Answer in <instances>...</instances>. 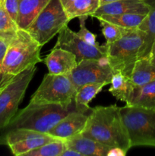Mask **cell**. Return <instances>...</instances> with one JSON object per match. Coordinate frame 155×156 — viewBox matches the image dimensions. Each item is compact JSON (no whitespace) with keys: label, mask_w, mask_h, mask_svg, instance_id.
<instances>
[{"label":"cell","mask_w":155,"mask_h":156,"mask_svg":"<svg viewBox=\"0 0 155 156\" xmlns=\"http://www.w3.org/2000/svg\"><path fill=\"white\" fill-rule=\"evenodd\" d=\"M74 1V0H60L61 4L62 5V6H63L65 9H66Z\"/></svg>","instance_id":"obj_32"},{"label":"cell","mask_w":155,"mask_h":156,"mask_svg":"<svg viewBox=\"0 0 155 156\" xmlns=\"http://www.w3.org/2000/svg\"><path fill=\"white\" fill-rule=\"evenodd\" d=\"M150 62H151L153 65H155V53L150 56Z\"/></svg>","instance_id":"obj_34"},{"label":"cell","mask_w":155,"mask_h":156,"mask_svg":"<svg viewBox=\"0 0 155 156\" xmlns=\"http://www.w3.org/2000/svg\"><path fill=\"white\" fill-rule=\"evenodd\" d=\"M12 40L2 39L0 41V89H2L9 82L2 72V63L8 45Z\"/></svg>","instance_id":"obj_28"},{"label":"cell","mask_w":155,"mask_h":156,"mask_svg":"<svg viewBox=\"0 0 155 156\" xmlns=\"http://www.w3.org/2000/svg\"><path fill=\"white\" fill-rule=\"evenodd\" d=\"M150 9V5L143 0H119L100 5L91 16L96 18L102 15L121 14H140L146 15L148 14Z\"/></svg>","instance_id":"obj_12"},{"label":"cell","mask_w":155,"mask_h":156,"mask_svg":"<svg viewBox=\"0 0 155 156\" xmlns=\"http://www.w3.org/2000/svg\"><path fill=\"white\" fill-rule=\"evenodd\" d=\"M68 109L58 105H31L20 110L5 129H27L48 133L65 115Z\"/></svg>","instance_id":"obj_3"},{"label":"cell","mask_w":155,"mask_h":156,"mask_svg":"<svg viewBox=\"0 0 155 156\" xmlns=\"http://www.w3.org/2000/svg\"><path fill=\"white\" fill-rule=\"evenodd\" d=\"M17 23L11 18L2 3L0 4V37L12 40L18 30Z\"/></svg>","instance_id":"obj_25"},{"label":"cell","mask_w":155,"mask_h":156,"mask_svg":"<svg viewBox=\"0 0 155 156\" xmlns=\"http://www.w3.org/2000/svg\"><path fill=\"white\" fill-rule=\"evenodd\" d=\"M82 136L109 147L128 152L132 148L127 131L122 121L119 107L116 105L97 106L88 115Z\"/></svg>","instance_id":"obj_1"},{"label":"cell","mask_w":155,"mask_h":156,"mask_svg":"<svg viewBox=\"0 0 155 156\" xmlns=\"http://www.w3.org/2000/svg\"><path fill=\"white\" fill-rule=\"evenodd\" d=\"M126 105L155 109V80L141 86H134Z\"/></svg>","instance_id":"obj_17"},{"label":"cell","mask_w":155,"mask_h":156,"mask_svg":"<svg viewBox=\"0 0 155 156\" xmlns=\"http://www.w3.org/2000/svg\"><path fill=\"white\" fill-rule=\"evenodd\" d=\"M119 113L132 147H155V109L126 105Z\"/></svg>","instance_id":"obj_5"},{"label":"cell","mask_w":155,"mask_h":156,"mask_svg":"<svg viewBox=\"0 0 155 156\" xmlns=\"http://www.w3.org/2000/svg\"><path fill=\"white\" fill-rule=\"evenodd\" d=\"M1 90H2V89H0V91H1Z\"/></svg>","instance_id":"obj_39"},{"label":"cell","mask_w":155,"mask_h":156,"mask_svg":"<svg viewBox=\"0 0 155 156\" xmlns=\"http://www.w3.org/2000/svg\"><path fill=\"white\" fill-rule=\"evenodd\" d=\"M56 138L46 133L42 136L34 137V138L27 139L18 143L9 145V147L11 152L15 156H21L25 155L27 152L46 144V143L56 140Z\"/></svg>","instance_id":"obj_21"},{"label":"cell","mask_w":155,"mask_h":156,"mask_svg":"<svg viewBox=\"0 0 155 156\" xmlns=\"http://www.w3.org/2000/svg\"><path fill=\"white\" fill-rule=\"evenodd\" d=\"M56 47L71 52L76 56L78 63L84 59H104L106 56V45H91L81 39L76 32L65 27L59 33Z\"/></svg>","instance_id":"obj_10"},{"label":"cell","mask_w":155,"mask_h":156,"mask_svg":"<svg viewBox=\"0 0 155 156\" xmlns=\"http://www.w3.org/2000/svg\"><path fill=\"white\" fill-rule=\"evenodd\" d=\"M146 2L150 5V9L140 25L137 27L144 33V42L140 50L138 59H150L152 49L155 42V0H147Z\"/></svg>","instance_id":"obj_15"},{"label":"cell","mask_w":155,"mask_h":156,"mask_svg":"<svg viewBox=\"0 0 155 156\" xmlns=\"http://www.w3.org/2000/svg\"><path fill=\"white\" fill-rule=\"evenodd\" d=\"M97 18L100 21V26L102 27V33L106 41V44H111L121 38L127 29L115 25L100 18Z\"/></svg>","instance_id":"obj_26"},{"label":"cell","mask_w":155,"mask_h":156,"mask_svg":"<svg viewBox=\"0 0 155 156\" xmlns=\"http://www.w3.org/2000/svg\"><path fill=\"white\" fill-rule=\"evenodd\" d=\"M127 154V152L124 149L118 147H112L109 150L107 156H125Z\"/></svg>","instance_id":"obj_30"},{"label":"cell","mask_w":155,"mask_h":156,"mask_svg":"<svg viewBox=\"0 0 155 156\" xmlns=\"http://www.w3.org/2000/svg\"><path fill=\"white\" fill-rule=\"evenodd\" d=\"M100 6V0H74L65 10L71 20L81 16H91Z\"/></svg>","instance_id":"obj_22"},{"label":"cell","mask_w":155,"mask_h":156,"mask_svg":"<svg viewBox=\"0 0 155 156\" xmlns=\"http://www.w3.org/2000/svg\"><path fill=\"white\" fill-rule=\"evenodd\" d=\"M140 14H121V15H102L96 17L127 29L137 28L146 16Z\"/></svg>","instance_id":"obj_23"},{"label":"cell","mask_w":155,"mask_h":156,"mask_svg":"<svg viewBox=\"0 0 155 156\" xmlns=\"http://www.w3.org/2000/svg\"><path fill=\"white\" fill-rule=\"evenodd\" d=\"M70 21L60 0H50L26 30L43 47L67 27Z\"/></svg>","instance_id":"obj_7"},{"label":"cell","mask_w":155,"mask_h":156,"mask_svg":"<svg viewBox=\"0 0 155 156\" xmlns=\"http://www.w3.org/2000/svg\"><path fill=\"white\" fill-rule=\"evenodd\" d=\"M2 4L6 12L16 22L19 9V0H4Z\"/></svg>","instance_id":"obj_29"},{"label":"cell","mask_w":155,"mask_h":156,"mask_svg":"<svg viewBox=\"0 0 155 156\" xmlns=\"http://www.w3.org/2000/svg\"><path fill=\"white\" fill-rule=\"evenodd\" d=\"M88 119V116L83 113L69 112L49 131L48 134L56 139L68 140L83 132Z\"/></svg>","instance_id":"obj_11"},{"label":"cell","mask_w":155,"mask_h":156,"mask_svg":"<svg viewBox=\"0 0 155 156\" xmlns=\"http://www.w3.org/2000/svg\"><path fill=\"white\" fill-rule=\"evenodd\" d=\"M49 73L53 75H65L71 73L78 65L74 54L55 46L43 59Z\"/></svg>","instance_id":"obj_13"},{"label":"cell","mask_w":155,"mask_h":156,"mask_svg":"<svg viewBox=\"0 0 155 156\" xmlns=\"http://www.w3.org/2000/svg\"><path fill=\"white\" fill-rule=\"evenodd\" d=\"M65 149V140L56 139L27 152L24 156H61Z\"/></svg>","instance_id":"obj_24"},{"label":"cell","mask_w":155,"mask_h":156,"mask_svg":"<svg viewBox=\"0 0 155 156\" xmlns=\"http://www.w3.org/2000/svg\"><path fill=\"white\" fill-rule=\"evenodd\" d=\"M61 156H83L80 152L70 148H66L62 153Z\"/></svg>","instance_id":"obj_31"},{"label":"cell","mask_w":155,"mask_h":156,"mask_svg":"<svg viewBox=\"0 0 155 156\" xmlns=\"http://www.w3.org/2000/svg\"><path fill=\"white\" fill-rule=\"evenodd\" d=\"M144 38V33L138 28L126 29L121 38L105 44L108 62L113 72H120L130 78L134 65L138 59Z\"/></svg>","instance_id":"obj_4"},{"label":"cell","mask_w":155,"mask_h":156,"mask_svg":"<svg viewBox=\"0 0 155 156\" xmlns=\"http://www.w3.org/2000/svg\"><path fill=\"white\" fill-rule=\"evenodd\" d=\"M88 18V16H81L78 18L80 21V30L79 31L76 32V34L81 39L86 41L88 44H91V45H97L99 44L96 41L97 36L94 34L91 33L90 30H88L85 26V20Z\"/></svg>","instance_id":"obj_27"},{"label":"cell","mask_w":155,"mask_h":156,"mask_svg":"<svg viewBox=\"0 0 155 156\" xmlns=\"http://www.w3.org/2000/svg\"><path fill=\"white\" fill-rule=\"evenodd\" d=\"M130 79L135 86H141L155 80V65L149 58H141L135 62Z\"/></svg>","instance_id":"obj_18"},{"label":"cell","mask_w":155,"mask_h":156,"mask_svg":"<svg viewBox=\"0 0 155 156\" xmlns=\"http://www.w3.org/2000/svg\"><path fill=\"white\" fill-rule=\"evenodd\" d=\"M50 2V0H19V9L16 21L18 28L27 30Z\"/></svg>","instance_id":"obj_16"},{"label":"cell","mask_w":155,"mask_h":156,"mask_svg":"<svg viewBox=\"0 0 155 156\" xmlns=\"http://www.w3.org/2000/svg\"><path fill=\"white\" fill-rule=\"evenodd\" d=\"M3 1H4V0H0V4H1V3H3Z\"/></svg>","instance_id":"obj_36"},{"label":"cell","mask_w":155,"mask_h":156,"mask_svg":"<svg viewBox=\"0 0 155 156\" xmlns=\"http://www.w3.org/2000/svg\"><path fill=\"white\" fill-rule=\"evenodd\" d=\"M1 40H2V38H1V37H0V41H1Z\"/></svg>","instance_id":"obj_37"},{"label":"cell","mask_w":155,"mask_h":156,"mask_svg":"<svg viewBox=\"0 0 155 156\" xmlns=\"http://www.w3.org/2000/svg\"><path fill=\"white\" fill-rule=\"evenodd\" d=\"M143 1H147V0H143Z\"/></svg>","instance_id":"obj_38"},{"label":"cell","mask_w":155,"mask_h":156,"mask_svg":"<svg viewBox=\"0 0 155 156\" xmlns=\"http://www.w3.org/2000/svg\"><path fill=\"white\" fill-rule=\"evenodd\" d=\"M76 89L68 74L44 76L40 85L31 96V105H58L68 109Z\"/></svg>","instance_id":"obj_6"},{"label":"cell","mask_w":155,"mask_h":156,"mask_svg":"<svg viewBox=\"0 0 155 156\" xmlns=\"http://www.w3.org/2000/svg\"><path fill=\"white\" fill-rule=\"evenodd\" d=\"M155 53V42H154V44H153V49H152V52H151V56L153 54V53Z\"/></svg>","instance_id":"obj_35"},{"label":"cell","mask_w":155,"mask_h":156,"mask_svg":"<svg viewBox=\"0 0 155 156\" xmlns=\"http://www.w3.org/2000/svg\"><path fill=\"white\" fill-rule=\"evenodd\" d=\"M105 85H106L104 83H93L80 87L76 91L74 97L76 111L84 114L89 111V103L102 91Z\"/></svg>","instance_id":"obj_19"},{"label":"cell","mask_w":155,"mask_h":156,"mask_svg":"<svg viewBox=\"0 0 155 156\" xmlns=\"http://www.w3.org/2000/svg\"><path fill=\"white\" fill-rule=\"evenodd\" d=\"M42 46L28 33L18 29L9 42L2 63L3 74L9 82L28 67L42 62Z\"/></svg>","instance_id":"obj_2"},{"label":"cell","mask_w":155,"mask_h":156,"mask_svg":"<svg viewBox=\"0 0 155 156\" xmlns=\"http://www.w3.org/2000/svg\"><path fill=\"white\" fill-rule=\"evenodd\" d=\"M110 85L109 91L112 95L117 100L126 103L129 101L135 86L130 78L118 71L113 72Z\"/></svg>","instance_id":"obj_20"},{"label":"cell","mask_w":155,"mask_h":156,"mask_svg":"<svg viewBox=\"0 0 155 156\" xmlns=\"http://www.w3.org/2000/svg\"><path fill=\"white\" fill-rule=\"evenodd\" d=\"M119 1V0H100V5H103L108 4V3L113 2Z\"/></svg>","instance_id":"obj_33"},{"label":"cell","mask_w":155,"mask_h":156,"mask_svg":"<svg viewBox=\"0 0 155 156\" xmlns=\"http://www.w3.org/2000/svg\"><path fill=\"white\" fill-rule=\"evenodd\" d=\"M65 143L66 148L74 149L83 156H107L112 148L84 136L81 134L65 140Z\"/></svg>","instance_id":"obj_14"},{"label":"cell","mask_w":155,"mask_h":156,"mask_svg":"<svg viewBox=\"0 0 155 156\" xmlns=\"http://www.w3.org/2000/svg\"><path fill=\"white\" fill-rule=\"evenodd\" d=\"M113 70L107 59H84L68 74L76 91L82 85L93 83L110 84Z\"/></svg>","instance_id":"obj_9"},{"label":"cell","mask_w":155,"mask_h":156,"mask_svg":"<svg viewBox=\"0 0 155 156\" xmlns=\"http://www.w3.org/2000/svg\"><path fill=\"white\" fill-rule=\"evenodd\" d=\"M36 67H28L13 78L0 91V129H5L18 111Z\"/></svg>","instance_id":"obj_8"}]
</instances>
